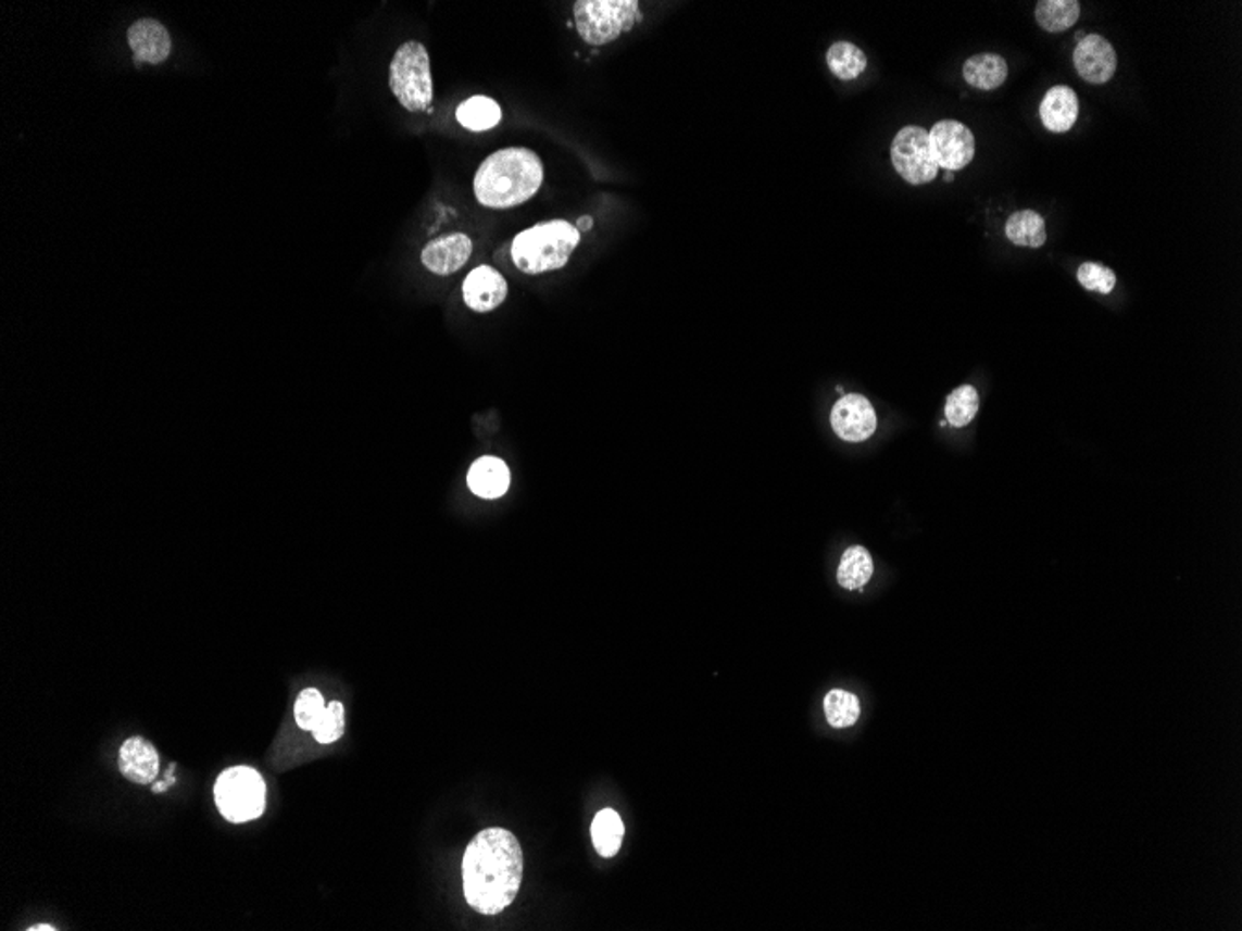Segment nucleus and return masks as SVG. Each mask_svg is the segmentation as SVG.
<instances>
[{
	"instance_id": "f3484780",
	"label": "nucleus",
	"mask_w": 1242,
	"mask_h": 931,
	"mask_svg": "<svg viewBox=\"0 0 1242 931\" xmlns=\"http://www.w3.org/2000/svg\"><path fill=\"white\" fill-rule=\"evenodd\" d=\"M964 80L977 90L992 91L1003 86L1008 77V64L1001 54L982 52L966 60L964 64Z\"/></svg>"
},
{
	"instance_id": "f257e3e1",
	"label": "nucleus",
	"mask_w": 1242,
	"mask_h": 931,
	"mask_svg": "<svg viewBox=\"0 0 1242 931\" xmlns=\"http://www.w3.org/2000/svg\"><path fill=\"white\" fill-rule=\"evenodd\" d=\"M467 904L482 915H497L514 904L523 881V852L514 833L480 831L465 850L462 863Z\"/></svg>"
},
{
	"instance_id": "a211bd4d",
	"label": "nucleus",
	"mask_w": 1242,
	"mask_h": 931,
	"mask_svg": "<svg viewBox=\"0 0 1242 931\" xmlns=\"http://www.w3.org/2000/svg\"><path fill=\"white\" fill-rule=\"evenodd\" d=\"M502 110L491 97L473 96L465 99L456 110V119L462 127L473 133H484L499 125Z\"/></svg>"
},
{
	"instance_id": "6ab92c4d",
	"label": "nucleus",
	"mask_w": 1242,
	"mask_h": 931,
	"mask_svg": "<svg viewBox=\"0 0 1242 931\" xmlns=\"http://www.w3.org/2000/svg\"><path fill=\"white\" fill-rule=\"evenodd\" d=\"M1004 232H1006L1012 244L1019 246V248H1042L1047 240L1045 222L1034 211H1019V213L1012 214L1006 222Z\"/></svg>"
},
{
	"instance_id": "7c9ffc66",
	"label": "nucleus",
	"mask_w": 1242,
	"mask_h": 931,
	"mask_svg": "<svg viewBox=\"0 0 1242 931\" xmlns=\"http://www.w3.org/2000/svg\"><path fill=\"white\" fill-rule=\"evenodd\" d=\"M953 179H954V174H953V172H946V174H945V180H953Z\"/></svg>"
},
{
	"instance_id": "ddd939ff",
	"label": "nucleus",
	"mask_w": 1242,
	"mask_h": 931,
	"mask_svg": "<svg viewBox=\"0 0 1242 931\" xmlns=\"http://www.w3.org/2000/svg\"><path fill=\"white\" fill-rule=\"evenodd\" d=\"M462 292H464V302L467 307L477 311V313H490V311L501 307L506 300L509 284L495 268L482 264L465 277Z\"/></svg>"
},
{
	"instance_id": "412c9836",
	"label": "nucleus",
	"mask_w": 1242,
	"mask_h": 931,
	"mask_svg": "<svg viewBox=\"0 0 1242 931\" xmlns=\"http://www.w3.org/2000/svg\"><path fill=\"white\" fill-rule=\"evenodd\" d=\"M624 835L625 826L618 813L614 809L599 810L592 822V841L598 854L614 857L622 848Z\"/></svg>"
},
{
	"instance_id": "5701e85b",
	"label": "nucleus",
	"mask_w": 1242,
	"mask_h": 931,
	"mask_svg": "<svg viewBox=\"0 0 1242 931\" xmlns=\"http://www.w3.org/2000/svg\"><path fill=\"white\" fill-rule=\"evenodd\" d=\"M830 72L841 80H854L867 70V56L850 41H836L826 52Z\"/></svg>"
},
{
	"instance_id": "cd10ccee",
	"label": "nucleus",
	"mask_w": 1242,
	"mask_h": 931,
	"mask_svg": "<svg viewBox=\"0 0 1242 931\" xmlns=\"http://www.w3.org/2000/svg\"><path fill=\"white\" fill-rule=\"evenodd\" d=\"M1077 281L1087 290L1111 294L1116 287V274L1100 263H1082L1077 271Z\"/></svg>"
},
{
	"instance_id": "c756f323",
	"label": "nucleus",
	"mask_w": 1242,
	"mask_h": 931,
	"mask_svg": "<svg viewBox=\"0 0 1242 931\" xmlns=\"http://www.w3.org/2000/svg\"><path fill=\"white\" fill-rule=\"evenodd\" d=\"M28 930L54 931V930H57V928H52V926H47V924H39V926H34V928H28Z\"/></svg>"
},
{
	"instance_id": "423d86ee",
	"label": "nucleus",
	"mask_w": 1242,
	"mask_h": 931,
	"mask_svg": "<svg viewBox=\"0 0 1242 931\" xmlns=\"http://www.w3.org/2000/svg\"><path fill=\"white\" fill-rule=\"evenodd\" d=\"M214 802L219 815L233 823L251 822L266 807V783L250 766H233L219 773L214 784Z\"/></svg>"
},
{
	"instance_id": "393cba45",
	"label": "nucleus",
	"mask_w": 1242,
	"mask_h": 931,
	"mask_svg": "<svg viewBox=\"0 0 1242 931\" xmlns=\"http://www.w3.org/2000/svg\"><path fill=\"white\" fill-rule=\"evenodd\" d=\"M825 713L831 727L844 729L856 724L862 707L856 695L844 690H831L825 697Z\"/></svg>"
},
{
	"instance_id": "20e7f679",
	"label": "nucleus",
	"mask_w": 1242,
	"mask_h": 931,
	"mask_svg": "<svg viewBox=\"0 0 1242 931\" xmlns=\"http://www.w3.org/2000/svg\"><path fill=\"white\" fill-rule=\"evenodd\" d=\"M389 88L410 112H430L434 101L430 54L421 41L410 39L394 51L389 64Z\"/></svg>"
},
{
	"instance_id": "6e6552de",
	"label": "nucleus",
	"mask_w": 1242,
	"mask_h": 931,
	"mask_svg": "<svg viewBox=\"0 0 1242 931\" xmlns=\"http://www.w3.org/2000/svg\"><path fill=\"white\" fill-rule=\"evenodd\" d=\"M932 156L940 169L958 172L975 159V136L964 123L943 119L928 130Z\"/></svg>"
},
{
	"instance_id": "7ed1b4c3",
	"label": "nucleus",
	"mask_w": 1242,
	"mask_h": 931,
	"mask_svg": "<svg viewBox=\"0 0 1242 931\" xmlns=\"http://www.w3.org/2000/svg\"><path fill=\"white\" fill-rule=\"evenodd\" d=\"M580 242V231L566 219H549L514 238L512 261L528 276L561 271Z\"/></svg>"
},
{
	"instance_id": "dca6fc26",
	"label": "nucleus",
	"mask_w": 1242,
	"mask_h": 931,
	"mask_svg": "<svg viewBox=\"0 0 1242 931\" xmlns=\"http://www.w3.org/2000/svg\"><path fill=\"white\" fill-rule=\"evenodd\" d=\"M467 486L480 499H499L510 488L509 465L499 457H478L467 475Z\"/></svg>"
},
{
	"instance_id": "c85d7f7f",
	"label": "nucleus",
	"mask_w": 1242,
	"mask_h": 931,
	"mask_svg": "<svg viewBox=\"0 0 1242 931\" xmlns=\"http://www.w3.org/2000/svg\"><path fill=\"white\" fill-rule=\"evenodd\" d=\"M592 227L593 219L590 218V216H582V218L577 219V229H579V231H588V229H592Z\"/></svg>"
},
{
	"instance_id": "0eeeda50",
	"label": "nucleus",
	"mask_w": 1242,
	"mask_h": 931,
	"mask_svg": "<svg viewBox=\"0 0 1242 931\" xmlns=\"http://www.w3.org/2000/svg\"><path fill=\"white\" fill-rule=\"evenodd\" d=\"M891 162L896 174L914 187L932 183L940 174V167L933 161L928 130L917 125L902 127L896 133L891 143Z\"/></svg>"
},
{
	"instance_id": "1a4fd4ad",
	"label": "nucleus",
	"mask_w": 1242,
	"mask_h": 931,
	"mask_svg": "<svg viewBox=\"0 0 1242 931\" xmlns=\"http://www.w3.org/2000/svg\"><path fill=\"white\" fill-rule=\"evenodd\" d=\"M831 428L846 443L867 441L876 428L875 407L862 394H844L831 410Z\"/></svg>"
},
{
	"instance_id": "a878e982",
	"label": "nucleus",
	"mask_w": 1242,
	"mask_h": 931,
	"mask_svg": "<svg viewBox=\"0 0 1242 931\" xmlns=\"http://www.w3.org/2000/svg\"><path fill=\"white\" fill-rule=\"evenodd\" d=\"M344 734V707L341 701H331L313 727V737L321 744H334Z\"/></svg>"
},
{
	"instance_id": "9d476101",
	"label": "nucleus",
	"mask_w": 1242,
	"mask_h": 931,
	"mask_svg": "<svg viewBox=\"0 0 1242 931\" xmlns=\"http://www.w3.org/2000/svg\"><path fill=\"white\" fill-rule=\"evenodd\" d=\"M1074 65L1082 80L1090 84H1105L1116 73L1118 56L1108 39L1100 34H1090L1077 43Z\"/></svg>"
},
{
	"instance_id": "b1692460",
	"label": "nucleus",
	"mask_w": 1242,
	"mask_h": 931,
	"mask_svg": "<svg viewBox=\"0 0 1242 931\" xmlns=\"http://www.w3.org/2000/svg\"><path fill=\"white\" fill-rule=\"evenodd\" d=\"M979 407L980 399L977 389L971 386L958 387L946 397V420L954 428H964V426L973 423V418L977 417Z\"/></svg>"
},
{
	"instance_id": "2eb2a0df",
	"label": "nucleus",
	"mask_w": 1242,
	"mask_h": 931,
	"mask_svg": "<svg viewBox=\"0 0 1242 931\" xmlns=\"http://www.w3.org/2000/svg\"><path fill=\"white\" fill-rule=\"evenodd\" d=\"M1077 117H1079V99L1069 86L1061 84L1045 93L1040 104V119L1045 129L1063 135L1076 125Z\"/></svg>"
},
{
	"instance_id": "f8f14e48",
	"label": "nucleus",
	"mask_w": 1242,
	"mask_h": 931,
	"mask_svg": "<svg viewBox=\"0 0 1242 931\" xmlns=\"http://www.w3.org/2000/svg\"><path fill=\"white\" fill-rule=\"evenodd\" d=\"M129 43L136 64L159 65L166 62L172 54L174 43L166 26L153 17H142L135 21L127 30Z\"/></svg>"
},
{
	"instance_id": "9b49d317",
	"label": "nucleus",
	"mask_w": 1242,
	"mask_h": 931,
	"mask_svg": "<svg viewBox=\"0 0 1242 931\" xmlns=\"http://www.w3.org/2000/svg\"><path fill=\"white\" fill-rule=\"evenodd\" d=\"M473 255V240L464 232H449L431 240L421 251V263L436 276H451L462 271Z\"/></svg>"
},
{
	"instance_id": "4468645a",
	"label": "nucleus",
	"mask_w": 1242,
	"mask_h": 931,
	"mask_svg": "<svg viewBox=\"0 0 1242 931\" xmlns=\"http://www.w3.org/2000/svg\"><path fill=\"white\" fill-rule=\"evenodd\" d=\"M117 766L123 773V778L129 779L130 783L149 784L155 781L161 770V757L155 750V745L151 744L149 740L142 737H130L125 740L120 750V757H117Z\"/></svg>"
},
{
	"instance_id": "f03ea898",
	"label": "nucleus",
	"mask_w": 1242,
	"mask_h": 931,
	"mask_svg": "<svg viewBox=\"0 0 1242 931\" xmlns=\"http://www.w3.org/2000/svg\"><path fill=\"white\" fill-rule=\"evenodd\" d=\"M543 185L540 156L527 148H506L490 154L475 175V196L488 209H512L532 200Z\"/></svg>"
},
{
	"instance_id": "4be33fe9",
	"label": "nucleus",
	"mask_w": 1242,
	"mask_h": 931,
	"mask_svg": "<svg viewBox=\"0 0 1242 931\" xmlns=\"http://www.w3.org/2000/svg\"><path fill=\"white\" fill-rule=\"evenodd\" d=\"M1081 17V4L1077 0H1042L1037 4L1038 25L1045 33H1064L1076 25Z\"/></svg>"
},
{
	"instance_id": "39448f33",
	"label": "nucleus",
	"mask_w": 1242,
	"mask_h": 931,
	"mask_svg": "<svg viewBox=\"0 0 1242 931\" xmlns=\"http://www.w3.org/2000/svg\"><path fill=\"white\" fill-rule=\"evenodd\" d=\"M575 26L588 46L612 43L642 21L637 0H579L574 4Z\"/></svg>"
},
{
	"instance_id": "bb28decb",
	"label": "nucleus",
	"mask_w": 1242,
	"mask_h": 931,
	"mask_svg": "<svg viewBox=\"0 0 1242 931\" xmlns=\"http://www.w3.org/2000/svg\"><path fill=\"white\" fill-rule=\"evenodd\" d=\"M324 710H326V705H324L323 694L316 688H305L294 703V719H297L298 727H302L303 731H313V727L316 726V721L321 719Z\"/></svg>"
},
{
	"instance_id": "aec40b11",
	"label": "nucleus",
	"mask_w": 1242,
	"mask_h": 931,
	"mask_svg": "<svg viewBox=\"0 0 1242 931\" xmlns=\"http://www.w3.org/2000/svg\"><path fill=\"white\" fill-rule=\"evenodd\" d=\"M875 571V564L867 549L850 546L846 549L837 569V582L846 590H862L869 582Z\"/></svg>"
}]
</instances>
